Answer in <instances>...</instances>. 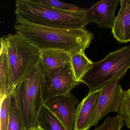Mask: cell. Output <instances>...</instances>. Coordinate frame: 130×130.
<instances>
[{
	"label": "cell",
	"instance_id": "8",
	"mask_svg": "<svg viewBox=\"0 0 130 130\" xmlns=\"http://www.w3.org/2000/svg\"><path fill=\"white\" fill-rule=\"evenodd\" d=\"M45 103L68 130H73L77 107L79 102L71 92L52 98Z\"/></svg>",
	"mask_w": 130,
	"mask_h": 130
},
{
	"label": "cell",
	"instance_id": "16",
	"mask_svg": "<svg viewBox=\"0 0 130 130\" xmlns=\"http://www.w3.org/2000/svg\"><path fill=\"white\" fill-rule=\"evenodd\" d=\"M10 119L7 130H26L22 121L14 94L10 96Z\"/></svg>",
	"mask_w": 130,
	"mask_h": 130
},
{
	"label": "cell",
	"instance_id": "3",
	"mask_svg": "<svg viewBox=\"0 0 130 130\" xmlns=\"http://www.w3.org/2000/svg\"><path fill=\"white\" fill-rule=\"evenodd\" d=\"M44 73L40 58L18 84L13 93L26 130L37 127V118L44 104L42 95Z\"/></svg>",
	"mask_w": 130,
	"mask_h": 130
},
{
	"label": "cell",
	"instance_id": "9",
	"mask_svg": "<svg viewBox=\"0 0 130 130\" xmlns=\"http://www.w3.org/2000/svg\"><path fill=\"white\" fill-rule=\"evenodd\" d=\"M120 0H102L86 9L85 18L87 24L96 23L100 28L112 29L116 17V10Z\"/></svg>",
	"mask_w": 130,
	"mask_h": 130
},
{
	"label": "cell",
	"instance_id": "11",
	"mask_svg": "<svg viewBox=\"0 0 130 130\" xmlns=\"http://www.w3.org/2000/svg\"><path fill=\"white\" fill-rule=\"evenodd\" d=\"M120 3L112 32L114 38L122 44L130 42V0H120Z\"/></svg>",
	"mask_w": 130,
	"mask_h": 130
},
{
	"label": "cell",
	"instance_id": "15",
	"mask_svg": "<svg viewBox=\"0 0 130 130\" xmlns=\"http://www.w3.org/2000/svg\"><path fill=\"white\" fill-rule=\"evenodd\" d=\"M93 63L87 57L85 52H78L71 55V66L77 81L80 83L82 77L90 69Z\"/></svg>",
	"mask_w": 130,
	"mask_h": 130
},
{
	"label": "cell",
	"instance_id": "17",
	"mask_svg": "<svg viewBox=\"0 0 130 130\" xmlns=\"http://www.w3.org/2000/svg\"><path fill=\"white\" fill-rule=\"evenodd\" d=\"M35 2L48 7L64 11L76 12L81 11L84 9L76 5L68 4L56 0H34Z\"/></svg>",
	"mask_w": 130,
	"mask_h": 130
},
{
	"label": "cell",
	"instance_id": "22",
	"mask_svg": "<svg viewBox=\"0 0 130 130\" xmlns=\"http://www.w3.org/2000/svg\"><path fill=\"white\" fill-rule=\"evenodd\" d=\"M129 90H130V89H129Z\"/></svg>",
	"mask_w": 130,
	"mask_h": 130
},
{
	"label": "cell",
	"instance_id": "5",
	"mask_svg": "<svg viewBox=\"0 0 130 130\" xmlns=\"http://www.w3.org/2000/svg\"><path fill=\"white\" fill-rule=\"evenodd\" d=\"M4 38L12 70V84L15 90L18 84L38 63L41 52L17 33L9 34Z\"/></svg>",
	"mask_w": 130,
	"mask_h": 130
},
{
	"label": "cell",
	"instance_id": "4",
	"mask_svg": "<svg viewBox=\"0 0 130 130\" xmlns=\"http://www.w3.org/2000/svg\"><path fill=\"white\" fill-rule=\"evenodd\" d=\"M130 68V45L109 53L103 59L93 63L80 83L86 84L89 92L102 88L110 81L122 77Z\"/></svg>",
	"mask_w": 130,
	"mask_h": 130
},
{
	"label": "cell",
	"instance_id": "13",
	"mask_svg": "<svg viewBox=\"0 0 130 130\" xmlns=\"http://www.w3.org/2000/svg\"><path fill=\"white\" fill-rule=\"evenodd\" d=\"M40 52L44 70L48 72L63 67L71 62V55L63 50L50 49L40 51Z\"/></svg>",
	"mask_w": 130,
	"mask_h": 130
},
{
	"label": "cell",
	"instance_id": "10",
	"mask_svg": "<svg viewBox=\"0 0 130 130\" xmlns=\"http://www.w3.org/2000/svg\"><path fill=\"white\" fill-rule=\"evenodd\" d=\"M101 89L89 92L77 107L74 130H88L92 126L93 118Z\"/></svg>",
	"mask_w": 130,
	"mask_h": 130
},
{
	"label": "cell",
	"instance_id": "21",
	"mask_svg": "<svg viewBox=\"0 0 130 130\" xmlns=\"http://www.w3.org/2000/svg\"><path fill=\"white\" fill-rule=\"evenodd\" d=\"M42 130L41 128H40L39 127H36L34 128H32V129H29V130Z\"/></svg>",
	"mask_w": 130,
	"mask_h": 130
},
{
	"label": "cell",
	"instance_id": "19",
	"mask_svg": "<svg viewBox=\"0 0 130 130\" xmlns=\"http://www.w3.org/2000/svg\"><path fill=\"white\" fill-rule=\"evenodd\" d=\"M124 125L123 119L118 115L114 117H107L103 123L99 127L95 128L94 130H121Z\"/></svg>",
	"mask_w": 130,
	"mask_h": 130
},
{
	"label": "cell",
	"instance_id": "7",
	"mask_svg": "<svg viewBox=\"0 0 130 130\" xmlns=\"http://www.w3.org/2000/svg\"><path fill=\"white\" fill-rule=\"evenodd\" d=\"M121 79H115L101 88L92 126L97 125L99 121L109 112L115 111L118 114L119 112L124 94V91L119 84Z\"/></svg>",
	"mask_w": 130,
	"mask_h": 130
},
{
	"label": "cell",
	"instance_id": "20",
	"mask_svg": "<svg viewBox=\"0 0 130 130\" xmlns=\"http://www.w3.org/2000/svg\"><path fill=\"white\" fill-rule=\"evenodd\" d=\"M118 115L124 122L127 127L130 129V91H124V97Z\"/></svg>",
	"mask_w": 130,
	"mask_h": 130
},
{
	"label": "cell",
	"instance_id": "1",
	"mask_svg": "<svg viewBox=\"0 0 130 130\" xmlns=\"http://www.w3.org/2000/svg\"><path fill=\"white\" fill-rule=\"evenodd\" d=\"M16 33L39 51L63 50L71 55L85 52L93 35L86 29L60 28L43 26L16 17L14 24Z\"/></svg>",
	"mask_w": 130,
	"mask_h": 130
},
{
	"label": "cell",
	"instance_id": "2",
	"mask_svg": "<svg viewBox=\"0 0 130 130\" xmlns=\"http://www.w3.org/2000/svg\"><path fill=\"white\" fill-rule=\"evenodd\" d=\"M86 9L78 12L64 11L43 6L34 0L15 1L17 17L43 26L60 28L85 29Z\"/></svg>",
	"mask_w": 130,
	"mask_h": 130
},
{
	"label": "cell",
	"instance_id": "12",
	"mask_svg": "<svg viewBox=\"0 0 130 130\" xmlns=\"http://www.w3.org/2000/svg\"><path fill=\"white\" fill-rule=\"evenodd\" d=\"M0 99L10 96L14 92L12 83V70L9 62L6 42L1 39L0 51Z\"/></svg>",
	"mask_w": 130,
	"mask_h": 130
},
{
	"label": "cell",
	"instance_id": "18",
	"mask_svg": "<svg viewBox=\"0 0 130 130\" xmlns=\"http://www.w3.org/2000/svg\"><path fill=\"white\" fill-rule=\"evenodd\" d=\"M10 98L6 96L1 100L0 130H7L10 119Z\"/></svg>",
	"mask_w": 130,
	"mask_h": 130
},
{
	"label": "cell",
	"instance_id": "6",
	"mask_svg": "<svg viewBox=\"0 0 130 130\" xmlns=\"http://www.w3.org/2000/svg\"><path fill=\"white\" fill-rule=\"evenodd\" d=\"M80 83L74 76L71 62L51 72L44 70L42 81L44 103L52 98L71 92Z\"/></svg>",
	"mask_w": 130,
	"mask_h": 130
},
{
	"label": "cell",
	"instance_id": "14",
	"mask_svg": "<svg viewBox=\"0 0 130 130\" xmlns=\"http://www.w3.org/2000/svg\"><path fill=\"white\" fill-rule=\"evenodd\" d=\"M37 126L42 130H68L45 103L39 113Z\"/></svg>",
	"mask_w": 130,
	"mask_h": 130
}]
</instances>
